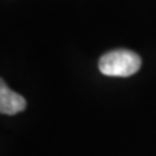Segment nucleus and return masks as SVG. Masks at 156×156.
<instances>
[{"mask_svg": "<svg viewBox=\"0 0 156 156\" xmlns=\"http://www.w3.org/2000/svg\"><path fill=\"white\" fill-rule=\"evenodd\" d=\"M140 65V56L129 49L108 51L98 61V69L107 77H130L139 71Z\"/></svg>", "mask_w": 156, "mask_h": 156, "instance_id": "nucleus-1", "label": "nucleus"}, {"mask_svg": "<svg viewBox=\"0 0 156 156\" xmlns=\"http://www.w3.org/2000/svg\"><path fill=\"white\" fill-rule=\"evenodd\" d=\"M26 108V100L20 94L12 91L5 81L0 83V112L3 114H17Z\"/></svg>", "mask_w": 156, "mask_h": 156, "instance_id": "nucleus-2", "label": "nucleus"}]
</instances>
